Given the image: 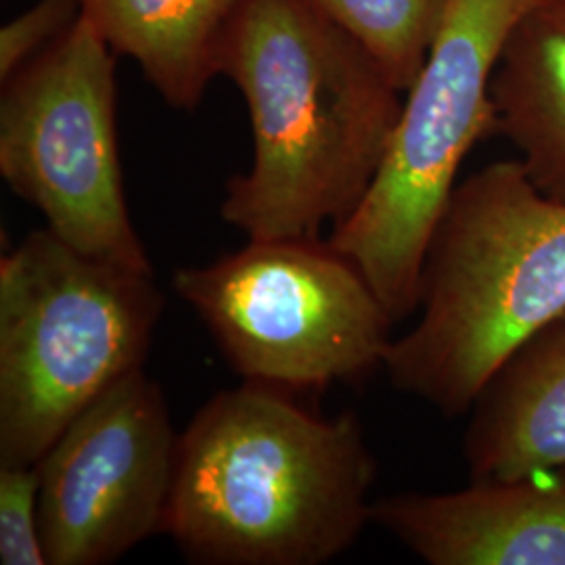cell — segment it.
Masks as SVG:
<instances>
[{
	"label": "cell",
	"instance_id": "cell-11",
	"mask_svg": "<svg viewBox=\"0 0 565 565\" xmlns=\"http://www.w3.org/2000/svg\"><path fill=\"white\" fill-rule=\"evenodd\" d=\"M494 132L545 195L565 203V0H532L492 81Z\"/></svg>",
	"mask_w": 565,
	"mask_h": 565
},
{
	"label": "cell",
	"instance_id": "cell-9",
	"mask_svg": "<svg viewBox=\"0 0 565 565\" xmlns=\"http://www.w3.org/2000/svg\"><path fill=\"white\" fill-rule=\"evenodd\" d=\"M371 522L429 565H565V469L385 497Z\"/></svg>",
	"mask_w": 565,
	"mask_h": 565
},
{
	"label": "cell",
	"instance_id": "cell-12",
	"mask_svg": "<svg viewBox=\"0 0 565 565\" xmlns=\"http://www.w3.org/2000/svg\"><path fill=\"white\" fill-rule=\"evenodd\" d=\"M245 0H78L116 55L174 109H195L221 76L224 36Z\"/></svg>",
	"mask_w": 565,
	"mask_h": 565
},
{
	"label": "cell",
	"instance_id": "cell-6",
	"mask_svg": "<svg viewBox=\"0 0 565 565\" xmlns=\"http://www.w3.org/2000/svg\"><path fill=\"white\" fill-rule=\"evenodd\" d=\"M172 289L243 382L287 392L356 384L384 366L394 324L363 273L327 239H249Z\"/></svg>",
	"mask_w": 565,
	"mask_h": 565
},
{
	"label": "cell",
	"instance_id": "cell-1",
	"mask_svg": "<svg viewBox=\"0 0 565 565\" xmlns=\"http://www.w3.org/2000/svg\"><path fill=\"white\" fill-rule=\"evenodd\" d=\"M221 76L239 88L254 132L249 170L226 182L224 223L247 239H321L375 181L403 90L306 0H245Z\"/></svg>",
	"mask_w": 565,
	"mask_h": 565
},
{
	"label": "cell",
	"instance_id": "cell-13",
	"mask_svg": "<svg viewBox=\"0 0 565 565\" xmlns=\"http://www.w3.org/2000/svg\"><path fill=\"white\" fill-rule=\"evenodd\" d=\"M340 25L406 93L424 67L446 0H306Z\"/></svg>",
	"mask_w": 565,
	"mask_h": 565
},
{
	"label": "cell",
	"instance_id": "cell-8",
	"mask_svg": "<svg viewBox=\"0 0 565 565\" xmlns=\"http://www.w3.org/2000/svg\"><path fill=\"white\" fill-rule=\"evenodd\" d=\"M179 431L141 369L109 385L39 461L49 565H107L166 532Z\"/></svg>",
	"mask_w": 565,
	"mask_h": 565
},
{
	"label": "cell",
	"instance_id": "cell-4",
	"mask_svg": "<svg viewBox=\"0 0 565 565\" xmlns=\"http://www.w3.org/2000/svg\"><path fill=\"white\" fill-rule=\"evenodd\" d=\"M153 273L41 228L0 258V465H36L82 411L141 369L163 312Z\"/></svg>",
	"mask_w": 565,
	"mask_h": 565
},
{
	"label": "cell",
	"instance_id": "cell-5",
	"mask_svg": "<svg viewBox=\"0 0 565 565\" xmlns=\"http://www.w3.org/2000/svg\"><path fill=\"white\" fill-rule=\"evenodd\" d=\"M530 2L446 0L375 181L327 237L363 273L394 323L419 308L425 252L459 168L476 142L494 135L492 81Z\"/></svg>",
	"mask_w": 565,
	"mask_h": 565
},
{
	"label": "cell",
	"instance_id": "cell-7",
	"mask_svg": "<svg viewBox=\"0 0 565 565\" xmlns=\"http://www.w3.org/2000/svg\"><path fill=\"white\" fill-rule=\"evenodd\" d=\"M116 57L81 15L60 41L2 82L0 177L63 242L153 273L124 193Z\"/></svg>",
	"mask_w": 565,
	"mask_h": 565
},
{
	"label": "cell",
	"instance_id": "cell-15",
	"mask_svg": "<svg viewBox=\"0 0 565 565\" xmlns=\"http://www.w3.org/2000/svg\"><path fill=\"white\" fill-rule=\"evenodd\" d=\"M78 0H39L0 30V82L39 57L81 20Z\"/></svg>",
	"mask_w": 565,
	"mask_h": 565
},
{
	"label": "cell",
	"instance_id": "cell-2",
	"mask_svg": "<svg viewBox=\"0 0 565 565\" xmlns=\"http://www.w3.org/2000/svg\"><path fill=\"white\" fill-rule=\"evenodd\" d=\"M294 392L243 382L179 434L166 532L203 565H319L371 524L375 459L363 425Z\"/></svg>",
	"mask_w": 565,
	"mask_h": 565
},
{
	"label": "cell",
	"instance_id": "cell-14",
	"mask_svg": "<svg viewBox=\"0 0 565 565\" xmlns=\"http://www.w3.org/2000/svg\"><path fill=\"white\" fill-rule=\"evenodd\" d=\"M0 564L49 565L42 545L39 465H0Z\"/></svg>",
	"mask_w": 565,
	"mask_h": 565
},
{
	"label": "cell",
	"instance_id": "cell-10",
	"mask_svg": "<svg viewBox=\"0 0 565 565\" xmlns=\"http://www.w3.org/2000/svg\"><path fill=\"white\" fill-rule=\"evenodd\" d=\"M471 480L565 469V315L522 343L471 406L463 438Z\"/></svg>",
	"mask_w": 565,
	"mask_h": 565
},
{
	"label": "cell",
	"instance_id": "cell-3",
	"mask_svg": "<svg viewBox=\"0 0 565 565\" xmlns=\"http://www.w3.org/2000/svg\"><path fill=\"white\" fill-rule=\"evenodd\" d=\"M417 312L387 350L390 382L463 415L522 343L565 315V203L518 160L469 174L427 245Z\"/></svg>",
	"mask_w": 565,
	"mask_h": 565
}]
</instances>
